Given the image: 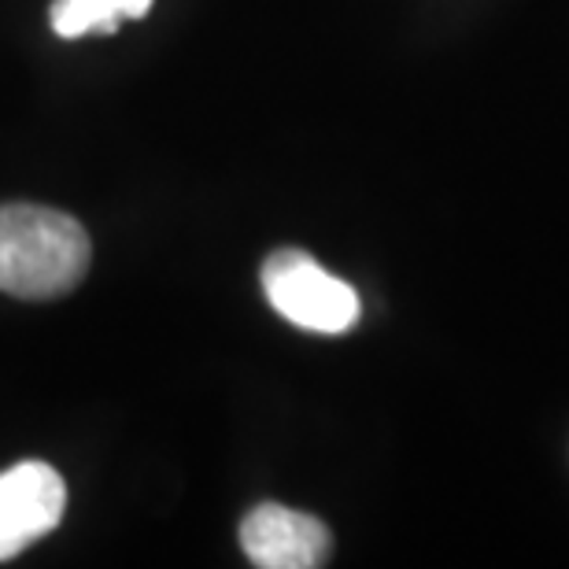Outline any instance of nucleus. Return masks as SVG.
Instances as JSON below:
<instances>
[{"label":"nucleus","instance_id":"f257e3e1","mask_svg":"<svg viewBox=\"0 0 569 569\" xmlns=\"http://www.w3.org/2000/svg\"><path fill=\"white\" fill-rule=\"evenodd\" d=\"M93 241L67 211L41 203L0 208V292L19 300H56L89 274Z\"/></svg>","mask_w":569,"mask_h":569},{"label":"nucleus","instance_id":"f03ea898","mask_svg":"<svg viewBox=\"0 0 569 569\" xmlns=\"http://www.w3.org/2000/svg\"><path fill=\"white\" fill-rule=\"evenodd\" d=\"M263 292L281 318L311 333H348L359 322L356 289L296 248H281L263 263Z\"/></svg>","mask_w":569,"mask_h":569},{"label":"nucleus","instance_id":"7ed1b4c3","mask_svg":"<svg viewBox=\"0 0 569 569\" xmlns=\"http://www.w3.org/2000/svg\"><path fill=\"white\" fill-rule=\"evenodd\" d=\"M67 485L49 462H19L0 473V562L16 559L60 526Z\"/></svg>","mask_w":569,"mask_h":569},{"label":"nucleus","instance_id":"20e7f679","mask_svg":"<svg viewBox=\"0 0 569 569\" xmlns=\"http://www.w3.org/2000/svg\"><path fill=\"white\" fill-rule=\"evenodd\" d=\"M241 548L263 569H315L329 562L333 537L318 518L281 503H259L241 521Z\"/></svg>","mask_w":569,"mask_h":569},{"label":"nucleus","instance_id":"39448f33","mask_svg":"<svg viewBox=\"0 0 569 569\" xmlns=\"http://www.w3.org/2000/svg\"><path fill=\"white\" fill-rule=\"evenodd\" d=\"M152 0H56L52 30L60 38H82V33H111L119 19H141Z\"/></svg>","mask_w":569,"mask_h":569}]
</instances>
